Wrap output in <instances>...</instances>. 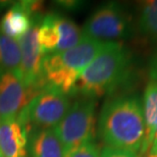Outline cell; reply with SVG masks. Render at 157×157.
<instances>
[{
    "label": "cell",
    "mask_w": 157,
    "mask_h": 157,
    "mask_svg": "<svg viewBox=\"0 0 157 157\" xmlns=\"http://www.w3.org/2000/svg\"><path fill=\"white\" fill-rule=\"evenodd\" d=\"M0 157H4V156H3V155L1 154V153H0Z\"/></svg>",
    "instance_id": "obj_23"
},
{
    "label": "cell",
    "mask_w": 157,
    "mask_h": 157,
    "mask_svg": "<svg viewBox=\"0 0 157 157\" xmlns=\"http://www.w3.org/2000/svg\"><path fill=\"white\" fill-rule=\"evenodd\" d=\"M28 151L31 157H64V147L52 128L29 134Z\"/></svg>",
    "instance_id": "obj_11"
},
{
    "label": "cell",
    "mask_w": 157,
    "mask_h": 157,
    "mask_svg": "<svg viewBox=\"0 0 157 157\" xmlns=\"http://www.w3.org/2000/svg\"><path fill=\"white\" fill-rule=\"evenodd\" d=\"M71 107L67 95L51 87H44L17 117L29 134L37 130L53 128Z\"/></svg>",
    "instance_id": "obj_4"
},
{
    "label": "cell",
    "mask_w": 157,
    "mask_h": 157,
    "mask_svg": "<svg viewBox=\"0 0 157 157\" xmlns=\"http://www.w3.org/2000/svg\"><path fill=\"white\" fill-rule=\"evenodd\" d=\"M157 139V128H156V131H155V134H154V138H153V141Z\"/></svg>",
    "instance_id": "obj_22"
},
{
    "label": "cell",
    "mask_w": 157,
    "mask_h": 157,
    "mask_svg": "<svg viewBox=\"0 0 157 157\" xmlns=\"http://www.w3.org/2000/svg\"><path fill=\"white\" fill-rule=\"evenodd\" d=\"M140 157H146V156H140Z\"/></svg>",
    "instance_id": "obj_24"
},
{
    "label": "cell",
    "mask_w": 157,
    "mask_h": 157,
    "mask_svg": "<svg viewBox=\"0 0 157 157\" xmlns=\"http://www.w3.org/2000/svg\"><path fill=\"white\" fill-rule=\"evenodd\" d=\"M40 21L18 40L21 48V78L28 89L38 93L43 89L41 84L42 62L45 57L38 42V27Z\"/></svg>",
    "instance_id": "obj_7"
},
{
    "label": "cell",
    "mask_w": 157,
    "mask_h": 157,
    "mask_svg": "<svg viewBox=\"0 0 157 157\" xmlns=\"http://www.w3.org/2000/svg\"><path fill=\"white\" fill-rule=\"evenodd\" d=\"M64 149L89 142L96 138V99L82 97L71 104L59 124L52 128Z\"/></svg>",
    "instance_id": "obj_6"
},
{
    "label": "cell",
    "mask_w": 157,
    "mask_h": 157,
    "mask_svg": "<svg viewBox=\"0 0 157 157\" xmlns=\"http://www.w3.org/2000/svg\"><path fill=\"white\" fill-rule=\"evenodd\" d=\"M42 4L39 1H21L8 8L0 21V32L8 38L20 40L36 21Z\"/></svg>",
    "instance_id": "obj_9"
},
{
    "label": "cell",
    "mask_w": 157,
    "mask_h": 157,
    "mask_svg": "<svg viewBox=\"0 0 157 157\" xmlns=\"http://www.w3.org/2000/svg\"><path fill=\"white\" fill-rule=\"evenodd\" d=\"M21 67V48L17 40L0 32V71L17 73Z\"/></svg>",
    "instance_id": "obj_14"
},
{
    "label": "cell",
    "mask_w": 157,
    "mask_h": 157,
    "mask_svg": "<svg viewBox=\"0 0 157 157\" xmlns=\"http://www.w3.org/2000/svg\"><path fill=\"white\" fill-rule=\"evenodd\" d=\"M59 31L56 24V13H48L41 18L38 27V42L44 55L56 52L59 44Z\"/></svg>",
    "instance_id": "obj_13"
},
{
    "label": "cell",
    "mask_w": 157,
    "mask_h": 157,
    "mask_svg": "<svg viewBox=\"0 0 157 157\" xmlns=\"http://www.w3.org/2000/svg\"><path fill=\"white\" fill-rule=\"evenodd\" d=\"M36 94L25 86L17 73L0 71V121L17 118Z\"/></svg>",
    "instance_id": "obj_8"
},
{
    "label": "cell",
    "mask_w": 157,
    "mask_h": 157,
    "mask_svg": "<svg viewBox=\"0 0 157 157\" xmlns=\"http://www.w3.org/2000/svg\"><path fill=\"white\" fill-rule=\"evenodd\" d=\"M100 148L95 142L85 143L64 151V157H100Z\"/></svg>",
    "instance_id": "obj_17"
},
{
    "label": "cell",
    "mask_w": 157,
    "mask_h": 157,
    "mask_svg": "<svg viewBox=\"0 0 157 157\" xmlns=\"http://www.w3.org/2000/svg\"><path fill=\"white\" fill-rule=\"evenodd\" d=\"M98 135L106 146L139 154L145 139L143 105L139 97L119 95L108 99L99 114Z\"/></svg>",
    "instance_id": "obj_1"
},
{
    "label": "cell",
    "mask_w": 157,
    "mask_h": 157,
    "mask_svg": "<svg viewBox=\"0 0 157 157\" xmlns=\"http://www.w3.org/2000/svg\"><path fill=\"white\" fill-rule=\"evenodd\" d=\"M146 157H157V139L154 140L146 153Z\"/></svg>",
    "instance_id": "obj_20"
},
{
    "label": "cell",
    "mask_w": 157,
    "mask_h": 157,
    "mask_svg": "<svg viewBox=\"0 0 157 157\" xmlns=\"http://www.w3.org/2000/svg\"><path fill=\"white\" fill-rule=\"evenodd\" d=\"M106 43L83 37L81 42L73 48L45 55L41 73L42 87L54 88L67 96L74 94L80 75Z\"/></svg>",
    "instance_id": "obj_3"
},
{
    "label": "cell",
    "mask_w": 157,
    "mask_h": 157,
    "mask_svg": "<svg viewBox=\"0 0 157 157\" xmlns=\"http://www.w3.org/2000/svg\"><path fill=\"white\" fill-rule=\"evenodd\" d=\"M56 24H57L60 40H59V44L55 53L73 48L83 39L82 30L70 18L56 13Z\"/></svg>",
    "instance_id": "obj_15"
},
{
    "label": "cell",
    "mask_w": 157,
    "mask_h": 157,
    "mask_svg": "<svg viewBox=\"0 0 157 157\" xmlns=\"http://www.w3.org/2000/svg\"><path fill=\"white\" fill-rule=\"evenodd\" d=\"M59 5L63 6V7H67V8H76V7H80L82 2H78V1H60V2H57Z\"/></svg>",
    "instance_id": "obj_21"
},
{
    "label": "cell",
    "mask_w": 157,
    "mask_h": 157,
    "mask_svg": "<svg viewBox=\"0 0 157 157\" xmlns=\"http://www.w3.org/2000/svg\"><path fill=\"white\" fill-rule=\"evenodd\" d=\"M100 157H140V155L138 153L127 151V150H121L105 146L101 150Z\"/></svg>",
    "instance_id": "obj_18"
},
{
    "label": "cell",
    "mask_w": 157,
    "mask_h": 157,
    "mask_svg": "<svg viewBox=\"0 0 157 157\" xmlns=\"http://www.w3.org/2000/svg\"><path fill=\"white\" fill-rule=\"evenodd\" d=\"M148 74L150 77V81L157 83V48L150 57L148 63Z\"/></svg>",
    "instance_id": "obj_19"
},
{
    "label": "cell",
    "mask_w": 157,
    "mask_h": 157,
    "mask_svg": "<svg viewBox=\"0 0 157 157\" xmlns=\"http://www.w3.org/2000/svg\"><path fill=\"white\" fill-rule=\"evenodd\" d=\"M139 28L145 35L157 39V0L141 4Z\"/></svg>",
    "instance_id": "obj_16"
},
{
    "label": "cell",
    "mask_w": 157,
    "mask_h": 157,
    "mask_svg": "<svg viewBox=\"0 0 157 157\" xmlns=\"http://www.w3.org/2000/svg\"><path fill=\"white\" fill-rule=\"evenodd\" d=\"M29 137L15 119L0 121V153L4 157H28Z\"/></svg>",
    "instance_id": "obj_10"
},
{
    "label": "cell",
    "mask_w": 157,
    "mask_h": 157,
    "mask_svg": "<svg viewBox=\"0 0 157 157\" xmlns=\"http://www.w3.org/2000/svg\"><path fill=\"white\" fill-rule=\"evenodd\" d=\"M143 113L145 121V139L139 155L145 156L149 147L153 142V138L157 128V83L150 81L144 91Z\"/></svg>",
    "instance_id": "obj_12"
},
{
    "label": "cell",
    "mask_w": 157,
    "mask_h": 157,
    "mask_svg": "<svg viewBox=\"0 0 157 157\" xmlns=\"http://www.w3.org/2000/svg\"><path fill=\"white\" fill-rule=\"evenodd\" d=\"M135 32L132 14L122 4L109 2L97 8L85 23L83 37L101 42H119Z\"/></svg>",
    "instance_id": "obj_5"
},
{
    "label": "cell",
    "mask_w": 157,
    "mask_h": 157,
    "mask_svg": "<svg viewBox=\"0 0 157 157\" xmlns=\"http://www.w3.org/2000/svg\"><path fill=\"white\" fill-rule=\"evenodd\" d=\"M131 65L132 54L127 47L121 42H107L80 75L74 94L96 99L113 92L127 80Z\"/></svg>",
    "instance_id": "obj_2"
}]
</instances>
